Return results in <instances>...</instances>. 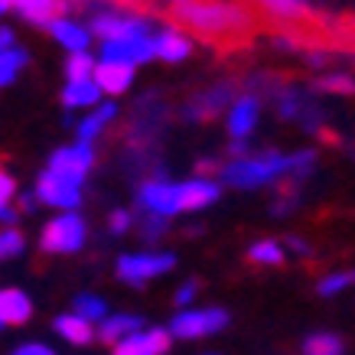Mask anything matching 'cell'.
<instances>
[{
	"instance_id": "6da1fadb",
	"label": "cell",
	"mask_w": 355,
	"mask_h": 355,
	"mask_svg": "<svg viewBox=\"0 0 355 355\" xmlns=\"http://www.w3.org/2000/svg\"><path fill=\"white\" fill-rule=\"evenodd\" d=\"M170 20L209 40H238L251 26V17L228 0H183L170 10Z\"/></svg>"
},
{
	"instance_id": "7a4b0ae2",
	"label": "cell",
	"mask_w": 355,
	"mask_h": 355,
	"mask_svg": "<svg viewBox=\"0 0 355 355\" xmlns=\"http://www.w3.org/2000/svg\"><path fill=\"white\" fill-rule=\"evenodd\" d=\"M293 170V153L284 157V153L264 150L261 157H238L228 166H222V176H225L228 186L235 189H258V186L277 180L280 173H291Z\"/></svg>"
},
{
	"instance_id": "3957f363",
	"label": "cell",
	"mask_w": 355,
	"mask_h": 355,
	"mask_svg": "<svg viewBox=\"0 0 355 355\" xmlns=\"http://www.w3.org/2000/svg\"><path fill=\"white\" fill-rule=\"evenodd\" d=\"M85 222L76 216V212H65V216L53 218L49 225L43 228V238H40V248L46 254H72L85 245Z\"/></svg>"
},
{
	"instance_id": "277c9868",
	"label": "cell",
	"mask_w": 355,
	"mask_h": 355,
	"mask_svg": "<svg viewBox=\"0 0 355 355\" xmlns=\"http://www.w3.org/2000/svg\"><path fill=\"white\" fill-rule=\"evenodd\" d=\"M176 268V258L166 251H147V254H121L118 258V277L124 284L144 287L150 277H160Z\"/></svg>"
},
{
	"instance_id": "5b68a950",
	"label": "cell",
	"mask_w": 355,
	"mask_h": 355,
	"mask_svg": "<svg viewBox=\"0 0 355 355\" xmlns=\"http://www.w3.org/2000/svg\"><path fill=\"white\" fill-rule=\"evenodd\" d=\"M92 33L101 36L105 43L111 40H134V36H150V20H144L137 13H121V10H98L92 17Z\"/></svg>"
},
{
	"instance_id": "8992f818",
	"label": "cell",
	"mask_w": 355,
	"mask_h": 355,
	"mask_svg": "<svg viewBox=\"0 0 355 355\" xmlns=\"http://www.w3.org/2000/svg\"><path fill=\"white\" fill-rule=\"evenodd\" d=\"M228 326V313L222 306H209V310H183L173 316L170 333L180 339H202V336L222 333Z\"/></svg>"
},
{
	"instance_id": "52a82bcc",
	"label": "cell",
	"mask_w": 355,
	"mask_h": 355,
	"mask_svg": "<svg viewBox=\"0 0 355 355\" xmlns=\"http://www.w3.org/2000/svg\"><path fill=\"white\" fill-rule=\"evenodd\" d=\"M157 55V36H134V40H111L101 43V62H121V65H140Z\"/></svg>"
},
{
	"instance_id": "ba28073f",
	"label": "cell",
	"mask_w": 355,
	"mask_h": 355,
	"mask_svg": "<svg viewBox=\"0 0 355 355\" xmlns=\"http://www.w3.org/2000/svg\"><path fill=\"white\" fill-rule=\"evenodd\" d=\"M92 166H95V153H92V147H85V144L62 147V150H55L53 160H49V173L62 176V180H69V183H76V186H82V180L88 176Z\"/></svg>"
},
{
	"instance_id": "9c48e42d",
	"label": "cell",
	"mask_w": 355,
	"mask_h": 355,
	"mask_svg": "<svg viewBox=\"0 0 355 355\" xmlns=\"http://www.w3.org/2000/svg\"><path fill=\"white\" fill-rule=\"evenodd\" d=\"M140 209H147V216H160L170 218L180 209V186L166 183V180H147L140 186Z\"/></svg>"
},
{
	"instance_id": "30bf717a",
	"label": "cell",
	"mask_w": 355,
	"mask_h": 355,
	"mask_svg": "<svg viewBox=\"0 0 355 355\" xmlns=\"http://www.w3.org/2000/svg\"><path fill=\"white\" fill-rule=\"evenodd\" d=\"M36 199L46 205H59V209H76L82 202V186L69 183L62 176L46 170L40 180H36Z\"/></svg>"
},
{
	"instance_id": "8fae6325",
	"label": "cell",
	"mask_w": 355,
	"mask_h": 355,
	"mask_svg": "<svg viewBox=\"0 0 355 355\" xmlns=\"http://www.w3.org/2000/svg\"><path fill=\"white\" fill-rule=\"evenodd\" d=\"M173 343L170 329H147V333H134L124 343L114 345V355H166Z\"/></svg>"
},
{
	"instance_id": "7c38bea8",
	"label": "cell",
	"mask_w": 355,
	"mask_h": 355,
	"mask_svg": "<svg viewBox=\"0 0 355 355\" xmlns=\"http://www.w3.org/2000/svg\"><path fill=\"white\" fill-rule=\"evenodd\" d=\"M33 316V303L23 291H0V329L3 326H23Z\"/></svg>"
},
{
	"instance_id": "4fadbf2b",
	"label": "cell",
	"mask_w": 355,
	"mask_h": 355,
	"mask_svg": "<svg viewBox=\"0 0 355 355\" xmlns=\"http://www.w3.org/2000/svg\"><path fill=\"white\" fill-rule=\"evenodd\" d=\"M134 82V69L121 62H101L95 65V85L105 92V95H124Z\"/></svg>"
},
{
	"instance_id": "5bb4252c",
	"label": "cell",
	"mask_w": 355,
	"mask_h": 355,
	"mask_svg": "<svg viewBox=\"0 0 355 355\" xmlns=\"http://www.w3.org/2000/svg\"><path fill=\"white\" fill-rule=\"evenodd\" d=\"M218 183L212 180H189V183H180V209L183 212H196V209H205L218 199Z\"/></svg>"
},
{
	"instance_id": "9a60e30c",
	"label": "cell",
	"mask_w": 355,
	"mask_h": 355,
	"mask_svg": "<svg viewBox=\"0 0 355 355\" xmlns=\"http://www.w3.org/2000/svg\"><path fill=\"white\" fill-rule=\"evenodd\" d=\"M258 98L254 95H245L238 98L235 105H232V114H228V134L235 140L248 137L251 130H254V124H258Z\"/></svg>"
},
{
	"instance_id": "2e32d148",
	"label": "cell",
	"mask_w": 355,
	"mask_h": 355,
	"mask_svg": "<svg viewBox=\"0 0 355 355\" xmlns=\"http://www.w3.org/2000/svg\"><path fill=\"white\" fill-rule=\"evenodd\" d=\"M13 10H20L30 23L49 26L53 20H59V13L69 7V0H10Z\"/></svg>"
},
{
	"instance_id": "e0dca14e",
	"label": "cell",
	"mask_w": 355,
	"mask_h": 355,
	"mask_svg": "<svg viewBox=\"0 0 355 355\" xmlns=\"http://www.w3.org/2000/svg\"><path fill=\"white\" fill-rule=\"evenodd\" d=\"M140 329H144V320H140V316H134V313H118V316H108V320L101 323L98 339H101V343L118 345V343H124L128 336L140 333Z\"/></svg>"
},
{
	"instance_id": "ac0fdd59",
	"label": "cell",
	"mask_w": 355,
	"mask_h": 355,
	"mask_svg": "<svg viewBox=\"0 0 355 355\" xmlns=\"http://www.w3.org/2000/svg\"><path fill=\"white\" fill-rule=\"evenodd\" d=\"M46 30L53 33L55 40L65 46V49H72V53H85L88 49V40H92V30H85V26H78V23H72V20H53Z\"/></svg>"
},
{
	"instance_id": "d6986e66",
	"label": "cell",
	"mask_w": 355,
	"mask_h": 355,
	"mask_svg": "<svg viewBox=\"0 0 355 355\" xmlns=\"http://www.w3.org/2000/svg\"><path fill=\"white\" fill-rule=\"evenodd\" d=\"M55 333L62 336L65 343H72V345H88L92 339H95L92 323H85V320H82V316H76V313L55 316Z\"/></svg>"
},
{
	"instance_id": "ffe728a7",
	"label": "cell",
	"mask_w": 355,
	"mask_h": 355,
	"mask_svg": "<svg viewBox=\"0 0 355 355\" xmlns=\"http://www.w3.org/2000/svg\"><path fill=\"white\" fill-rule=\"evenodd\" d=\"M101 101V88L95 85V78H85V82H69L62 92V105L65 108H92Z\"/></svg>"
},
{
	"instance_id": "44dd1931",
	"label": "cell",
	"mask_w": 355,
	"mask_h": 355,
	"mask_svg": "<svg viewBox=\"0 0 355 355\" xmlns=\"http://www.w3.org/2000/svg\"><path fill=\"white\" fill-rule=\"evenodd\" d=\"M189 53H193V43L186 40L183 33L163 30L160 36H157V55H160L163 62H183Z\"/></svg>"
},
{
	"instance_id": "7402d4cb",
	"label": "cell",
	"mask_w": 355,
	"mask_h": 355,
	"mask_svg": "<svg viewBox=\"0 0 355 355\" xmlns=\"http://www.w3.org/2000/svg\"><path fill=\"white\" fill-rule=\"evenodd\" d=\"M345 343L336 333H313L303 339V355H343Z\"/></svg>"
},
{
	"instance_id": "603a6c76",
	"label": "cell",
	"mask_w": 355,
	"mask_h": 355,
	"mask_svg": "<svg viewBox=\"0 0 355 355\" xmlns=\"http://www.w3.org/2000/svg\"><path fill=\"white\" fill-rule=\"evenodd\" d=\"M114 114H118V108H114V105H101L92 118H85L82 124H78V144H85V147H88V144H92V140L105 130V124H108Z\"/></svg>"
},
{
	"instance_id": "cb8c5ba5",
	"label": "cell",
	"mask_w": 355,
	"mask_h": 355,
	"mask_svg": "<svg viewBox=\"0 0 355 355\" xmlns=\"http://www.w3.org/2000/svg\"><path fill=\"white\" fill-rule=\"evenodd\" d=\"M228 101V85H218L216 92H209V95H202V98H196V105L186 114L189 118H216L218 114V108Z\"/></svg>"
},
{
	"instance_id": "d4e9b609",
	"label": "cell",
	"mask_w": 355,
	"mask_h": 355,
	"mask_svg": "<svg viewBox=\"0 0 355 355\" xmlns=\"http://www.w3.org/2000/svg\"><path fill=\"white\" fill-rule=\"evenodd\" d=\"M76 316H82L85 323H95V320H108V306H105V300L101 297H95V293H78L76 297Z\"/></svg>"
},
{
	"instance_id": "484cf974",
	"label": "cell",
	"mask_w": 355,
	"mask_h": 355,
	"mask_svg": "<svg viewBox=\"0 0 355 355\" xmlns=\"http://www.w3.org/2000/svg\"><path fill=\"white\" fill-rule=\"evenodd\" d=\"M30 62V53L26 49H20V46H13L10 53L0 55V88H7L17 78V72H20L23 65Z\"/></svg>"
},
{
	"instance_id": "4316f807",
	"label": "cell",
	"mask_w": 355,
	"mask_h": 355,
	"mask_svg": "<svg viewBox=\"0 0 355 355\" xmlns=\"http://www.w3.org/2000/svg\"><path fill=\"white\" fill-rule=\"evenodd\" d=\"M248 261L264 264V268H277V264H284V248L277 241H258V245L248 248Z\"/></svg>"
},
{
	"instance_id": "83f0119b",
	"label": "cell",
	"mask_w": 355,
	"mask_h": 355,
	"mask_svg": "<svg viewBox=\"0 0 355 355\" xmlns=\"http://www.w3.org/2000/svg\"><path fill=\"white\" fill-rule=\"evenodd\" d=\"M264 10L277 20H300L306 13V3L303 0H264Z\"/></svg>"
},
{
	"instance_id": "f1b7e54d",
	"label": "cell",
	"mask_w": 355,
	"mask_h": 355,
	"mask_svg": "<svg viewBox=\"0 0 355 355\" xmlns=\"http://www.w3.org/2000/svg\"><path fill=\"white\" fill-rule=\"evenodd\" d=\"M92 72H95V59L88 53H72L69 55V62H65V76H69V82H85V78H92Z\"/></svg>"
},
{
	"instance_id": "f546056e",
	"label": "cell",
	"mask_w": 355,
	"mask_h": 355,
	"mask_svg": "<svg viewBox=\"0 0 355 355\" xmlns=\"http://www.w3.org/2000/svg\"><path fill=\"white\" fill-rule=\"evenodd\" d=\"M355 284V270H339V274H329V277L320 280V297H336V293H343L345 287H352Z\"/></svg>"
},
{
	"instance_id": "4dcf8cb0",
	"label": "cell",
	"mask_w": 355,
	"mask_h": 355,
	"mask_svg": "<svg viewBox=\"0 0 355 355\" xmlns=\"http://www.w3.org/2000/svg\"><path fill=\"white\" fill-rule=\"evenodd\" d=\"M23 235L17 232V228H7V232H0V261H7V258H17L23 251Z\"/></svg>"
},
{
	"instance_id": "1f68e13d",
	"label": "cell",
	"mask_w": 355,
	"mask_h": 355,
	"mask_svg": "<svg viewBox=\"0 0 355 355\" xmlns=\"http://www.w3.org/2000/svg\"><path fill=\"white\" fill-rule=\"evenodd\" d=\"M316 88L323 92H343V95H352L355 92V78L352 76H326L316 82Z\"/></svg>"
},
{
	"instance_id": "d6a6232c",
	"label": "cell",
	"mask_w": 355,
	"mask_h": 355,
	"mask_svg": "<svg viewBox=\"0 0 355 355\" xmlns=\"http://www.w3.org/2000/svg\"><path fill=\"white\" fill-rule=\"evenodd\" d=\"M13 193H17V183H13V176L3 166H0V209H7L13 199Z\"/></svg>"
},
{
	"instance_id": "836d02e7",
	"label": "cell",
	"mask_w": 355,
	"mask_h": 355,
	"mask_svg": "<svg viewBox=\"0 0 355 355\" xmlns=\"http://www.w3.org/2000/svg\"><path fill=\"white\" fill-rule=\"evenodd\" d=\"M108 225H111V232H114V235H121V232H128V228H130V212H124V209H118V212H111Z\"/></svg>"
},
{
	"instance_id": "e575fe53",
	"label": "cell",
	"mask_w": 355,
	"mask_h": 355,
	"mask_svg": "<svg viewBox=\"0 0 355 355\" xmlns=\"http://www.w3.org/2000/svg\"><path fill=\"white\" fill-rule=\"evenodd\" d=\"M163 232H166V218L147 216V222H144V235H147V238H160Z\"/></svg>"
},
{
	"instance_id": "d590c367",
	"label": "cell",
	"mask_w": 355,
	"mask_h": 355,
	"mask_svg": "<svg viewBox=\"0 0 355 355\" xmlns=\"http://www.w3.org/2000/svg\"><path fill=\"white\" fill-rule=\"evenodd\" d=\"M196 291H199V284H196V280H189V284H183V287L176 291V306H186V303H193Z\"/></svg>"
},
{
	"instance_id": "8d00e7d4",
	"label": "cell",
	"mask_w": 355,
	"mask_h": 355,
	"mask_svg": "<svg viewBox=\"0 0 355 355\" xmlns=\"http://www.w3.org/2000/svg\"><path fill=\"white\" fill-rule=\"evenodd\" d=\"M13 46H17V36H13V30H7V26H0V55L10 53Z\"/></svg>"
},
{
	"instance_id": "74e56055",
	"label": "cell",
	"mask_w": 355,
	"mask_h": 355,
	"mask_svg": "<svg viewBox=\"0 0 355 355\" xmlns=\"http://www.w3.org/2000/svg\"><path fill=\"white\" fill-rule=\"evenodd\" d=\"M13 355H55L53 349H46V345H40V343H30V345H20Z\"/></svg>"
},
{
	"instance_id": "f35d334b",
	"label": "cell",
	"mask_w": 355,
	"mask_h": 355,
	"mask_svg": "<svg viewBox=\"0 0 355 355\" xmlns=\"http://www.w3.org/2000/svg\"><path fill=\"white\" fill-rule=\"evenodd\" d=\"M0 222H3V225H17V209H10V205L0 209Z\"/></svg>"
},
{
	"instance_id": "ab89813d",
	"label": "cell",
	"mask_w": 355,
	"mask_h": 355,
	"mask_svg": "<svg viewBox=\"0 0 355 355\" xmlns=\"http://www.w3.org/2000/svg\"><path fill=\"white\" fill-rule=\"evenodd\" d=\"M287 245H291V248H293V251H310V248L303 245L300 238H291V241H287Z\"/></svg>"
},
{
	"instance_id": "60d3db41",
	"label": "cell",
	"mask_w": 355,
	"mask_h": 355,
	"mask_svg": "<svg viewBox=\"0 0 355 355\" xmlns=\"http://www.w3.org/2000/svg\"><path fill=\"white\" fill-rule=\"evenodd\" d=\"M7 10H10V0H0V17H3Z\"/></svg>"
},
{
	"instance_id": "b9f144b4",
	"label": "cell",
	"mask_w": 355,
	"mask_h": 355,
	"mask_svg": "<svg viewBox=\"0 0 355 355\" xmlns=\"http://www.w3.org/2000/svg\"><path fill=\"white\" fill-rule=\"evenodd\" d=\"M176 3H183V0H176Z\"/></svg>"
}]
</instances>
